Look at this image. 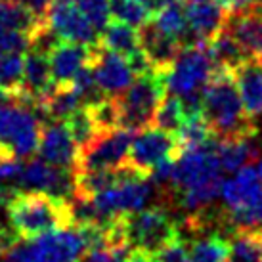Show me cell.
<instances>
[{
	"mask_svg": "<svg viewBox=\"0 0 262 262\" xmlns=\"http://www.w3.org/2000/svg\"><path fill=\"white\" fill-rule=\"evenodd\" d=\"M144 4H146L147 12L151 14V17L155 14H159L163 8H167L168 4H174V2H184L186 4V0H142Z\"/></svg>",
	"mask_w": 262,
	"mask_h": 262,
	"instance_id": "cell-35",
	"label": "cell"
},
{
	"mask_svg": "<svg viewBox=\"0 0 262 262\" xmlns=\"http://www.w3.org/2000/svg\"><path fill=\"white\" fill-rule=\"evenodd\" d=\"M260 262H262V233H260Z\"/></svg>",
	"mask_w": 262,
	"mask_h": 262,
	"instance_id": "cell-41",
	"label": "cell"
},
{
	"mask_svg": "<svg viewBox=\"0 0 262 262\" xmlns=\"http://www.w3.org/2000/svg\"><path fill=\"white\" fill-rule=\"evenodd\" d=\"M100 44H80L69 40H58L50 46L48 59H50L52 79L58 86L71 84L75 75L88 63H94Z\"/></svg>",
	"mask_w": 262,
	"mask_h": 262,
	"instance_id": "cell-13",
	"label": "cell"
},
{
	"mask_svg": "<svg viewBox=\"0 0 262 262\" xmlns=\"http://www.w3.org/2000/svg\"><path fill=\"white\" fill-rule=\"evenodd\" d=\"M8 102H15L14 94H10L6 88L0 86V105H4V103H8Z\"/></svg>",
	"mask_w": 262,
	"mask_h": 262,
	"instance_id": "cell-38",
	"label": "cell"
},
{
	"mask_svg": "<svg viewBox=\"0 0 262 262\" xmlns=\"http://www.w3.org/2000/svg\"><path fill=\"white\" fill-rule=\"evenodd\" d=\"M46 21L52 35L59 40L80 44H100V35L84 14L75 6L73 2H58L54 0L46 14Z\"/></svg>",
	"mask_w": 262,
	"mask_h": 262,
	"instance_id": "cell-12",
	"label": "cell"
},
{
	"mask_svg": "<svg viewBox=\"0 0 262 262\" xmlns=\"http://www.w3.org/2000/svg\"><path fill=\"white\" fill-rule=\"evenodd\" d=\"M255 0H219V4L224 8L226 12H235V10H241V8H247L251 6Z\"/></svg>",
	"mask_w": 262,
	"mask_h": 262,
	"instance_id": "cell-36",
	"label": "cell"
},
{
	"mask_svg": "<svg viewBox=\"0 0 262 262\" xmlns=\"http://www.w3.org/2000/svg\"><path fill=\"white\" fill-rule=\"evenodd\" d=\"M10 157H15V155H14V153H10V151H8L6 147H2V146H0V163H2V161H4V159H10Z\"/></svg>",
	"mask_w": 262,
	"mask_h": 262,
	"instance_id": "cell-39",
	"label": "cell"
},
{
	"mask_svg": "<svg viewBox=\"0 0 262 262\" xmlns=\"http://www.w3.org/2000/svg\"><path fill=\"white\" fill-rule=\"evenodd\" d=\"M256 170H258V176H260V180H262V159H258V165H256Z\"/></svg>",
	"mask_w": 262,
	"mask_h": 262,
	"instance_id": "cell-40",
	"label": "cell"
},
{
	"mask_svg": "<svg viewBox=\"0 0 262 262\" xmlns=\"http://www.w3.org/2000/svg\"><path fill=\"white\" fill-rule=\"evenodd\" d=\"M67 126H69V130L73 134L75 142L79 144V147L86 146L88 142L92 138H96L100 130H98V126H96L94 119L90 115V111H88L86 103L84 105H80L79 110L71 113V115L66 119Z\"/></svg>",
	"mask_w": 262,
	"mask_h": 262,
	"instance_id": "cell-30",
	"label": "cell"
},
{
	"mask_svg": "<svg viewBox=\"0 0 262 262\" xmlns=\"http://www.w3.org/2000/svg\"><path fill=\"white\" fill-rule=\"evenodd\" d=\"M126 262H153V255L151 253H147V251H144V249L132 247L130 256H128V260Z\"/></svg>",
	"mask_w": 262,
	"mask_h": 262,
	"instance_id": "cell-37",
	"label": "cell"
},
{
	"mask_svg": "<svg viewBox=\"0 0 262 262\" xmlns=\"http://www.w3.org/2000/svg\"><path fill=\"white\" fill-rule=\"evenodd\" d=\"M201 111L216 138L255 136V119H251L241 102V94L232 71L216 69L203 90Z\"/></svg>",
	"mask_w": 262,
	"mask_h": 262,
	"instance_id": "cell-2",
	"label": "cell"
},
{
	"mask_svg": "<svg viewBox=\"0 0 262 262\" xmlns=\"http://www.w3.org/2000/svg\"><path fill=\"white\" fill-rule=\"evenodd\" d=\"M165 92H167L165 73L149 71L146 75L136 77L130 86L115 98L121 126L134 132L151 126L155 111L163 102Z\"/></svg>",
	"mask_w": 262,
	"mask_h": 262,
	"instance_id": "cell-6",
	"label": "cell"
},
{
	"mask_svg": "<svg viewBox=\"0 0 262 262\" xmlns=\"http://www.w3.org/2000/svg\"><path fill=\"white\" fill-rule=\"evenodd\" d=\"M222 167L216 155V142L180 149L174 165L172 195L189 212L209 209L222 189Z\"/></svg>",
	"mask_w": 262,
	"mask_h": 262,
	"instance_id": "cell-1",
	"label": "cell"
},
{
	"mask_svg": "<svg viewBox=\"0 0 262 262\" xmlns=\"http://www.w3.org/2000/svg\"><path fill=\"white\" fill-rule=\"evenodd\" d=\"M77 6L88 21L98 31H102L111 19L110 0H77Z\"/></svg>",
	"mask_w": 262,
	"mask_h": 262,
	"instance_id": "cell-31",
	"label": "cell"
},
{
	"mask_svg": "<svg viewBox=\"0 0 262 262\" xmlns=\"http://www.w3.org/2000/svg\"><path fill=\"white\" fill-rule=\"evenodd\" d=\"M228 262H260V233H233L232 239H230Z\"/></svg>",
	"mask_w": 262,
	"mask_h": 262,
	"instance_id": "cell-28",
	"label": "cell"
},
{
	"mask_svg": "<svg viewBox=\"0 0 262 262\" xmlns=\"http://www.w3.org/2000/svg\"><path fill=\"white\" fill-rule=\"evenodd\" d=\"M58 2H73V0H58Z\"/></svg>",
	"mask_w": 262,
	"mask_h": 262,
	"instance_id": "cell-42",
	"label": "cell"
},
{
	"mask_svg": "<svg viewBox=\"0 0 262 262\" xmlns=\"http://www.w3.org/2000/svg\"><path fill=\"white\" fill-rule=\"evenodd\" d=\"M189 237H182L188 243L191 262H228L230 239L226 233L203 228H180Z\"/></svg>",
	"mask_w": 262,
	"mask_h": 262,
	"instance_id": "cell-19",
	"label": "cell"
},
{
	"mask_svg": "<svg viewBox=\"0 0 262 262\" xmlns=\"http://www.w3.org/2000/svg\"><path fill=\"white\" fill-rule=\"evenodd\" d=\"M228 12L219 4V0H197L186 2L189 42H209L224 29Z\"/></svg>",
	"mask_w": 262,
	"mask_h": 262,
	"instance_id": "cell-17",
	"label": "cell"
},
{
	"mask_svg": "<svg viewBox=\"0 0 262 262\" xmlns=\"http://www.w3.org/2000/svg\"><path fill=\"white\" fill-rule=\"evenodd\" d=\"M124 233L132 247L157 253L180 237V222L165 207H149L123 216Z\"/></svg>",
	"mask_w": 262,
	"mask_h": 262,
	"instance_id": "cell-7",
	"label": "cell"
},
{
	"mask_svg": "<svg viewBox=\"0 0 262 262\" xmlns=\"http://www.w3.org/2000/svg\"><path fill=\"white\" fill-rule=\"evenodd\" d=\"M140 44H142V50L146 52V56L151 61L153 69L161 71V73H167L182 50L180 38L167 35L151 19L140 27Z\"/></svg>",
	"mask_w": 262,
	"mask_h": 262,
	"instance_id": "cell-18",
	"label": "cell"
},
{
	"mask_svg": "<svg viewBox=\"0 0 262 262\" xmlns=\"http://www.w3.org/2000/svg\"><path fill=\"white\" fill-rule=\"evenodd\" d=\"M224 29L243 46L249 58L262 61V4L253 2L251 6L230 12Z\"/></svg>",
	"mask_w": 262,
	"mask_h": 262,
	"instance_id": "cell-15",
	"label": "cell"
},
{
	"mask_svg": "<svg viewBox=\"0 0 262 262\" xmlns=\"http://www.w3.org/2000/svg\"><path fill=\"white\" fill-rule=\"evenodd\" d=\"M100 46L128 58L142 46L140 31H136V27H132L128 23L119 21V19L110 21L100 33Z\"/></svg>",
	"mask_w": 262,
	"mask_h": 262,
	"instance_id": "cell-23",
	"label": "cell"
},
{
	"mask_svg": "<svg viewBox=\"0 0 262 262\" xmlns=\"http://www.w3.org/2000/svg\"><path fill=\"white\" fill-rule=\"evenodd\" d=\"M0 86L14 94L15 102L23 90V56L17 52H0Z\"/></svg>",
	"mask_w": 262,
	"mask_h": 262,
	"instance_id": "cell-26",
	"label": "cell"
},
{
	"mask_svg": "<svg viewBox=\"0 0 262 262\" xmlns=\"http://www.w3.org/2000/svg\"><path fill=\"white\" fill-rule=\"evenodd\" d=\"M94 73L100 90L110 98L121 96L136 79L128 59L121 54L103 48V46H100L98 54H96Z\"/></svg>",
	"mask_w": 262,
	"mask_h": 262,
	"instance_id": "cell-16",
	"label": "cell"
},
{
	"mask_svg": "<svg viewBox=\"0 0 262 262\" xmlns=\"http://www.w3.org/2000/svg\"><path fill=\"white\" fill-rule=\"evenodd\" d=\"M260 4H262V0H260Z\"/></svg>",
	"mask_w": 262,
	"mask_h": 262,
	"instance_id": "cell-43",
	"label": "cell"
},
{
	"mask_svg": "<svg viewBox=\"0 0 262 262\" xmlns=\"http://www.w3.org/2000/svg\"><path fill=\"white\" fill-rule=\"evenodd\" d=\"M132 140H134V130H128L123 126L100 132L86 146L79 147L77 170L119 168L121 165H124V161L128 157Z\"/></svg>",
	"mask_w": 262,
	"mask_h": 262,
	"instance_id": "cell-10",
	"label": "cell"
},
{
	"mask_svg": "<svg viewBox=\"0 0 262 262\" xmlns=\"http://www.w3.org/2000/svg\"><path fill=\"white\" fill-rule=\"evenodd\" d=\"M184 119H186L184 102L178 96H168V98H163V102L159 103L151 126H157L161 130L170 132V134H176L180 130Z\"/></svg>",
	"mask_w": 262,
	"mask_h": 262,
	"instance_id": "cell-27",
	"label": "cell"
},
{
	"mask_svg": "<svg viewBox=\"0 0 262 262\" xmlns=\"http://www.w3.org/2000/svg\"><path fill=\"white\" fill-rule=\"evenodd\" d=\"M209 52L212 56V61L216 69H224V71H235L239 66H243L249 58V54L243 50L235 38L228 33L226 29H222L214 38L209 40Z\"/></svg>",
	"mask_w": 262,
	"mask_h": 262,
	"instance_id": "cell-22",
	"label": "cell"
},
{
	"mask_svg": "<svg viewBox=\"0 0 262 262\" xmlns=\"http://www.w3.org/2000/svg\"><path fill=\"white\" fill-rule=\"evenodd\" d=\"M153 262H191L188 243L182 237L170 241L157 253H153Z\"/></svg>",
	"mask_w": 262,
	"mask_h": 262,
	"instance_id": "cell-32",
	"label": "cell"
},
{
	"mask_svg": "<svg viewBox=\"0 0 262 262\" xmlns=\"http://www.w3.org/2000/svg\"><path fill=\"white\" fill-rule=\"evenodd\" d=\"M180 153V144L176 134L161 130L157 126H147L140 130L138 136H134L128 149V157L124 165L138 174L147 176L159 163L167 159H176Z\"/></svg>",
	"mask_w": 262,
	"mask_h": 262,
	"instance_id": "cell-9",
	"label": "cell"
},
{
	"mask_svg": "<svg viewBox=\"0 0 262 262\" xmlns=\"http://www.w3.org/2000/svg\"><path fill=\"white\" fill-rule=\"evenodd\" d=\"M17 186L23 191H46L56 197L71 199L75 195V172L44 159H35L23 165Z\"/></svg>",
	"mask_w": 262,
	"mask_h": 262,
	"instance_id": "cell-11",
	"label": "cell"
},
{
	"mask_svg": "<svg viewBox=\"0 0 262 262\" xmlns=\"http://www.w3.org/2000/svg\"><path fill=\"white\" fill-rule=\"evenodd\" d=\"M216 66L207 42L184 44L172 67L165 73L167 90L184 102L186 111L201 110L203 90L212 79Z\"/></svg>",
	"mask_w": 262,
	"mask_h": 262,
	"instance_id": "cell-5",
	"label": "cell"
},
{
	"mask_svg": "<svg viewBox=\"0 0 262 262\" xmlns=\"http://www.w3.org/2000/svg\"><path fill=\"white\" fill-rule=\"evenodd\" d=\"M38 155L40 159L52 165L69 170H77L79 163V144L75 142L66 121H50L42 124L40 142H38Z\"/></svg>",
	"mask_w": 262,
	"mask_h": 262,
	"instance_id": "cell-14",
	"label": "cell"
},
{
	"mask_svg": "<svg viewBox=\"0 0 262 262\" xmlns=\"http://www.w3.org/2000/svg\"><path fill=\"white\" fill-rule=\"evenodd\" d=\"M220 197L233 232L262 233V180L255 167L245 165L224 180Z\"/></svg>",
	"mask_w": 262,
	"mask_h": 262,
	"instance_id": "cell-4",
	"label": "cell"
},
{
	"mask_svg": "<svg viewBox=\"0 0 262 262\" xmlns=\"http://www.w3.org/2000/svg\"><path fill=\"white\" fill-rule=\"evenodd\" d=\"M151 21L155 23L161 31H165L167 35H172V37L180 38L182 46L189 42L188 19H186V4H184V2L168 4L167 8L161 10L159 14L153 15Z\"/></svg>",
	"mask_w": 262,
	"mask_h": 262,
	"instance_id": "cell-25",
	"label": "cell"
},
{
	"mask_svg": "<svg viewBox=\"0 0 262 262\" xmlns=\"http://www.w3.org/2000/svg\"><path fill=\"white\" fill-rule=\"evenodd\" d=\"M8 222L21 239H35L58 228L73 226L69 199L46 191H17L6 205Z\"/></svg>",
	"mask_w": 262,
	"mask_h": 262,
	"instance_id": "cell-3",
	"label": "cell"
},
{
	"mask_svg": "<svg viewBox=\"0 0 262 262\" xmlns=\"http://www.w3.org/2000/svg\"><path fill=\"white\" fill-rule=\"evenodd\" d=\"M15 2H19V4H23L25 8H29L31 12H35L37 15H40V17H46V14H48V10H50V0H15Z\"/></svg>",
	"mask_w": 262,
	"mask_h": 262,
	"instance_id": "cell-34",
	"label": "cell"
},
{
	"mask_svg": "<svg viewBox=\"0 0 262 262\" xmlns=\"http://www.w3.org/2000/svg\"><path fill=\"white\" fill-rule=\"evenodd\" d=\"M237 88H239L241 102L251 119L262 115V61L247 59L243 66L233 71Z\"/></svg>",
	"mask_w": 262,
	"mask_h": 262,
	"instance_id": "cell-20",
	"label": "cell"
},
{
	"mask_svg": "<svg viewBox=\"0 0 262 262\" xmlns=\"http://www.w3.org/2000/svg\"><path fill=\"white\" fill-rule=\"evenodd\" d=\"M176 138H178L180 149H186V147H199L205 144H211L216 140V134L212 132L203 111L189 110L186 111V119H184L180 130L176 132Z\"/></svg>",
	"mask_w": 262,
	"mask_h": 262,
	"instance_id": "cell-24",
	"label": "cell"
},
{
	"mask_svg": "<svg viewBox=\"0 0 262 262\" xmlns=\"http://www.w3.org/2000/svg\"><path fill=\"white\" fill-rule=\"evenodd\" d=\"M111 15L132 27H142L149 21L151 14L147 12L146 4L142 0H110Z\"/></svg>",
	"mask_w": 262,
	"mask_h": 262,
	"instance_id": "cell-29",
	"label": "cell"
},
{
	"mask_svg": "<svg viewBox=\"0 0 262 262\" xmlns=\"http://www.w3.org/2000/svg\"><path fill=\"white\" fill-rule=\"evenodd\" d=\"M42 124L27 105H0V146L17 159L31 157L38 149Z\"/></svg>",
	"mask_w": 262,
	"mask_h": 262,
	"instance_id": "cell-8",
	"label": "cell"
},
{
	"mask_svg": "<svg viewBox=\"0 0 262 262\" xmlns=\"http://www.w3.org/2000/svg\"><path fill=\"white\" fill-rule=\"evenodd\" d=\"M253 138L255 136H232V138H220V142H216V155L224 172L233 174L241 167H245L251 159H255Z\"/></svg>",
	"mask_w": 262,
	"mask_h": 262,
	"instance_id": "cell-21",
	"label": "cell"
},
{
	"mask_svg": "<svg viewBox=\"0 0 262 262\" xmlns=\"http://www.w3.org/2000/svg\"><path fill=\"white\" fill-rule=\"evenodd\" d=\"M19 239L21 237L12 226H0V258H4L19 243Z\"/></svg>",
	"mask_w": 262,
	"mask_h": 262,
	"instance_id": "cell-33",
	"label": "cell"
}]
</instances>
